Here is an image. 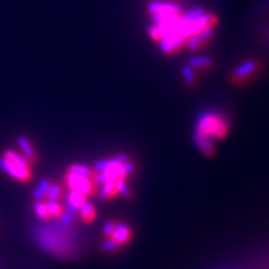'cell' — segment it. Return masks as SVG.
Segmentation results:
<instances>
[{"mask_svg": "<svg viewBox=\"0 0 269 269\" xmlns=\"http://www.w3.org/2000/svg\"><path fill=\"white\" fill-rule=\"evenodd\" d=\"M0 169L5 172L8 176L13 177L16 181H21V182H26L31 177L30 167H25L20 163L10 161V160L1 157L0 159Z\"/></svg>", "mask_w": 269, "mask_h": 269, "instance_id": "277c9868", "label": "cell"}, {"mask_svg": "<svg viewBox=\"0 0 269 269\" xmlns=\"http://www.w3.org/2000/svg\"><path fill=\"white\" fill-rule=\"evenodd\" d=\"M47 210H48V215H49L50 218L61 217L62 212H64L61 205H60V202H57V201H48Z\"/></svg>", "mask_w": 269, "mask_h": 269, "instance_id": "ffe728a7", "label": "cell"}, {"mask_svg": "<svg viewBox=\"0 0 269 269\" xmlns=\"http://www.w3.org/2000/svg\"><path fill=\"white\" fill-rule=\"evenodd\" d=\"M66 202H67V208H66L67 212L75 215V213L79 211V208L81 207L85 202H86V196L82 195V193H80V192H76V191H70L69 196H67Z\"/></svg>", "mask_w": 269, "mask_h": 269, "instance_id": "30bf717a", "label": "cell"}, {"mask_svg": "<svg viewBox=\"0 0 269 269\" xmlns=\"http://www.w3.org/2000/svg\"><path fill=\"white\" fill-rule=\"evenodd\" d=\"M3 157L10 160V161L16 162V163L23 164V166H25V167H30L31 166V161L28 159V157L25 156V155L20 154V152L14 151V150H6V151L4 152Z\"/></svg>", "mask_w": 269, "mask_h": 269, "instance_id": "2e32d148", "label": "cell"}, {"mask_svg": "<svg viewBox=\"0 0 269 269\" xmlns=\"http://www.w3.org/2000/svg\"><path fill=\"white\" fill-rule=\"evenodd\" d=\"M105 173L108 174V181H110V179H125L126 177H127L126 176L125 171H123L122 164H115V163H112V162H111L110 166L108 167Z\"/></svg>", "mask_w": 269, "mask_h": 269, "instance_id": "ac0fdd59", "label": "cell"}, {"mask_svg": "<svg viewBox=\"0 0 269 269\" xmlns=\"http://www.w3.org/2000/svg\"><path fill=\"white\" fill-rule=\"evenodd\" d=\"M150 15H179L182 8L171 1H151L149 4Z\"/></svg>", "mask_w": 269, "mask_h": 269, "instance_id": "ba28073f", "label": "cell"}, {"mask_svg": "<svg viewBox=\"0 0 269 269\" xmlns=\"http://www.w3.org/2000/svg\"><path fill=\"white\" fill-rule=\"evenodd\" d=\"M117 247H120V246H118V244L116 243L111 237L106 238L105 241L101 243V248H103V251H105V252H113L117 249Z\"/></svg>", "mask_w": 269, "mask_h": 269, "instance_id": "d4e9b609", "label": "cell"}, {"mask_svg": "<svg viewBox=\"0 0 269 269\" xmlns=\"http://www.w3.org/2000/svg\"><path fill=\"white\" fill-rule=\"evenodd\" d=\"M117 193H120L121 196H123V197L126 198L131 196V191L125 179H118L117 181Z\"/></svg>", "mask_w": 269, "mask_h": 269, "instance_id": "cb8c5ba5", "label": "cell"}, {"mask_svg": "<svg viewBox=\"0 0 269 269\" xmlns=\"http://www.w3.org/2000/svg\"><path fill=\"white\" fill-rule=\"evenodd\" d=\"M186 41L187 39L182 38V36L174 35V34H164L163 38L159 40V47L163 54L169 55L183 49L186 47Z\"/></svg>", "mask_w": 269, "mask_h": 269, "instance_id": "8992f818", "label": "cell"}, {"mask_svg": "<svg viewBox=\"0 0 269 269\" xmlns=\"http://www.w3.org/2000/svg\"><path fill=\"white\" fill-rule=\"evenodd\" d=\"M79 212L85 223H91L96 217L95 206L90 202H85L84 205L79 208Z\"/></svg>", "mask_w": 269, "mask_h": 269, "instance_id": "9a60e30c", "label": "cell"}, {"mask_svg": "<svg viewBox=\"0 0 269 269\" xmlns=\"http://www.w3.org/2000/svg\"><path fill=\"white\" fill-rule=\"evenodd\" d=\"M115 226H116V223L115 222H111V220H108V222L104 224V236L106 237V238H108V237L112 236V232L113 229H115Z\"/></svg>", "mask_w": 269, "mask_h": 269, "instance_id": "4316f807", "label": "cell"}, {"mask_svg": "<svg viewBox=\"0 0 269 269\" xmlns=\"http://www.w3.org/2000/svg\"><path fill=\"white\" fill-rule=\"evenodd\" d=\"M131 236H132V233H131L130 227L123 224V223H118V224L115 226V229H113L111 238H112L118 246H122V244L127 243V242L130 241Z\"/></svg>", "mask_w": 269, "mask_h": 269, "instance_id": "9c48e42d", "label": "cell"}, {"mask_svg": "<svg viewBox=\"0 0 269 269\" xmlns=\"http://www.w3.org/2000/svg\"><path fill=\"white\" fill-rule=\"evenodd\" d=\"M263 70V65L257 59H247L236 66L229 79L233 84L244 85L252 81Z\"/></svg>", "mask_w": 269, "mask_h": 269, "instance_id": "3957f363", "label": "cell"}, {"mask_svg": "<svg viewBox=\"0 0 269 269\" xmlns=\"http://www.w3.org/2000/svg\"><path fill=\"white\" fill-rule=\"evenodd\" d=\"M110 164H111L110 159L100 160V161H98L95 164H94V169H95L96 172H105Z\"/></svg>", "mask_w": 269, "mask_h": 269, "instance_id": "484cf974", "label": "cell"}, {"mask_svg": "<svg viewBox=\"0 0 269 269\" xmlns=\"http://www.w3.org/2000/svg\"><path fill=\"white\" fill-rule=\"evenodd\" d=\"M182 76L183 80H185V84L187 85L188 87H192L196 82V75L195 70L190 66V65H185L182 66Z\"/></svg>", "mask_w": 269, "mask_h": 269, "instance_id": "44dd1931", "label": "cell"}, {"mask_svg": "<svg viewBox=\"0 0 269 269\" xmlns=\"http://www.w3.org/2000/svg\"><path fill=\"white\" fill-rule=\"evenodd\" d=\"M195 133L202 135L212 141L220 140L228 133V121L215 111H205L198 116Z\"/></svg>", "mask_w": 269, "mask_h": 269, "instance_id": "7a4b0ae2", "label": "cell"}, {"mask_svg": "<svg viewBox=\"0 0 269 269\" xmlns=\"http://www.w3.org/2000/svg\"><path fill=\"white\" fill-rule=\"evenodd\" d=\"M18 145L21 150V154L25 155L30 161H35L36 160V152L34 150L33 145H31L30 140L25 136H19L18 137Z\"/></svg>", "mask_w": 269, "mask_h": 269, "instance_id": "4fadbf2b", "label": "cell"}, {"mask_svg": "<svg viewBox=\"0 0 269 269\" xmlns=\"http://www.w3.org/2000/svg\"><path fill=\"white\" fill-rule=\"evenodd\" d=\"M213 34H215V25L207 26V28L202 29L201 31H198V33L190 36V38L187 39V41H186V47L190 50L201 49V48L206 47V45L210 43Z\"/></svg>", "mask_w": 269, "mask_h": 269, "instance_id": "52a82bcc", "label": "cell"}, {"mask_svg": "<svg viewBox=\"0 0 269 269\" xmlns=\"http://www.w3.org/2000/svg\"><path fill=\"white\" fill-rule=\"evenodd\" d=\"M61 188L57 185H52L50 186L49 191L47 193V198L49 201H57L60 197H61Z\"/></svg>", "mask_w": 269, "mask_h": 269, "instance_id": "603a6c76", "label": "cell"}, {"mask_svg": "<svg viewBox=\"0 0 269 269\" xmlns=\"http://www.w3.org/2000/svg\"><path fill=\"white\" fill-rule=\"evenodd\" d=\"M67 173L75 174V176L85 177V178L93 179L94 177V171L91 168H89L87 166H84V164H71L67 169Z\"/></svg>", "mask_w": 269, "mask_h": 269, "instance_id": "e0dca14e", "label": "cell"}, {"mask_svg": "<svg viewBox=\"0 0 269 269\" xmlns=\"http://www.w3.org/2000/svg\"><path fill=\"white\" fill-rule=\"evenodd\" d=\"M39 246L56 257H67L74 249L71 232L61 222L49 227H41L35 232Z\"/></svg>", "mask_w": 269, "mask_h": 269, "instance_id": "6da1fadb", "label": "cell"}, {"mask_svg": "<svg viewBox=\"0 0 269 269\" xmlns=\"http://www.w3.org/2000/svg\"><path fill=\"white\" fill-rule=\"evenodd\" d=\"M188 65L193 70H208L213 67V60L208 56H192L188 60Z\"/></svg>", "mask_w": 269, "mask_h": 269, "instance_id": "7c38bea8", "label": "cell"}, {"mask_svg": "<svg viewBox=\"0 0 269 269\" xmlns=\"http://www.w3.org/2000/svg\"><path fill=\"white\" fill-rule=\"evenodd\" d=\"M117 181L118 179H110L108 182L101 186L99 198L100 200H108V198L113 197L117 193Z\"/></svg>", "mask_w": 269, "mask_h": 269, "instance_id": "5bb4252c", "label": "cell"}, {"mask_svg": "<svg viewBox=\"0 0 269 269\" xmlns=\"http://www.w3.org/2000/svg\"><path fill=\"white\" fill-rule=\"evenodd\" d=\"M193 137H195V142L197 147L206 156H212L215 154V141L202 136V135H198V133H193Z\"/></svg>", "mask_w": 269, "mask_h": 269, "instance_id": "8fae6325", "label": "cell"}, {"mask_svg": "<svg viewBox=\"0 0 269 269\" xmlns=\"http://www.w3.org/2000/svg\"><path fill=\"white\" fill-rule=\"evenodd\" d=\"M50 186H52V183H50L49 179H43V181L39 183L38 187L34 190V192H33L34 200L43 201L44 198L47 197V193H48V191H49Z\"/></svg>", "mask_w": 269, "mask_h": 269, "instance_id": "d6986e66", "label": "cell"}, {"mask_svg": "<svg viewBox=\"0 0 269 269\" xmlns=\"http://www.w3.org/2000/svg\"><path fill=\"white\" fill-rule=\"evenodd\" d=\"M34 212L36 213L40 219L47 220L49 219V215H48V210H47V203H44L43 201H36L34 203Z\"/></svg>", "mask_w": 269, "mask_h": 269, "instance_id": "7402d4cb", "label": "cell"}, {"mask_svg": "<svg viewBox=\"0 0 269 269\" xmlns=\"http://www.w3.org/2000/svg\"><path fill=\"white\" fill-rule=\"evenodd\" d=\"M122 168H123V171H125L126 176H130V174L135 171V166H133L132 162H130V161L125 162V163L122 164Z\"/></svg>", "mask_w": 269, "mask_h": 269, "instance_id": "83f0119b", "label": "cell"}, {"mask_svg": "<svg viewBox=\"0 0 269 269\" xmlns=\"http://www.w3.org/2000/svg\"><path fill=\"white\" fill-rule=\"evenodd\" d=\"M66 183L71 191L82 193L85 196L94 195L95 193V186L93 183V179L85 178V177L75 176V174H66Z\"/></svg>", "mask_w": 269, "mask_h": 269, "instance_id": "5b68a950", "label": "cell"}]
</instances>
